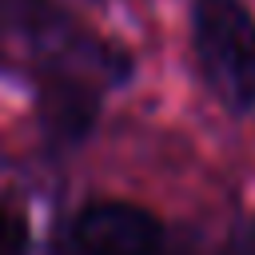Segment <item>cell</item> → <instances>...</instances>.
<instances>
[{
	"label": "cell",
	"mask_w": 255,
	"mask_h": 255,
	"mask_svg": "<svg viewBox=\"0 0 255 255\" xmlns=\"http://www.w3.org/2000/svg\"><path fill=\"white\" fill-rule=\"evenodd\" d=\"M239 255H255V219L243 227V235H239Z\"/></svg>",
	"instance_id": "obj_4"
},
{
	"label": "cell",
	"mask_w": 255,
	"mask_h": 255,
	"mask_svg": "<svg viewBox=\"0 0 255 255\" xmlns=\"http://www.w3.org/2000/svg\"><path fill=\"white\" fill-rule=\"evenodd\" d=\"M32 251V231L20 211L0 207V255H28Z\"/></svg>",
	"instance_id": "obj_3"
},
{
	"label": "cell",
	"mask_w": 255,
	"mask_h": 255,
	"mask_svg": "<svg viewBox=\"0 0 255 255\" xmlns=\"http://www.w3.org/2000/svg\"><path fill=\"white\" fill-rule=\"evenodd\" d=\"M163 227L151 211L120 199L88 203L64 231L60 255H159Z\"/></svg>",
	"instance_id": "obj_2"
},
{
	"label": "cell",
	"mask_w": 255,
	"mask_h": 255,
	"mask_svg": "<svg viewBox=\"0 0 255 255\" xmlns=\"http://www.w3.org/2000/svg\"><path fill=\"white\" fill-rule=\"evenodd\" d=\"M191 36L211 92L243 112L255 104V16L239 0H195Z\"/></svg>",
	"instance_id": "obj_1"
}]
</instances>
